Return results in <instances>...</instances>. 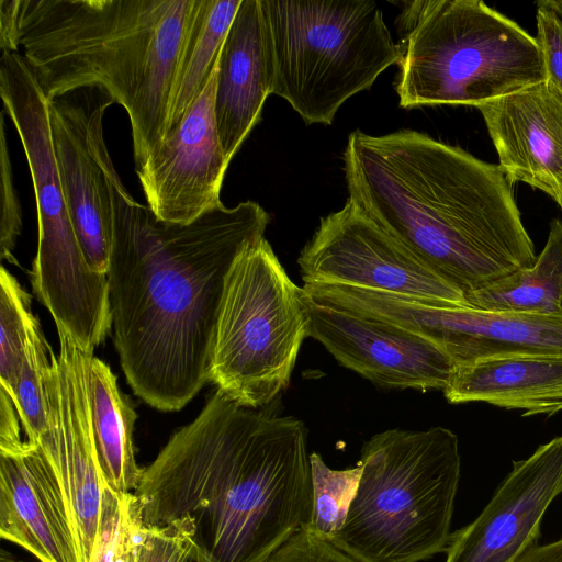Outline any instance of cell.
I'll use <instances>...</instances> for the list:
<instances>
[{
	"label": "cell",
	"instance_id": "16",
	"mask_svg": "<svg viewBox=\"0 0 562 562\" xmlns=\"http://www.w3.org/2000/svg\"><path fill=\"white\" fill-rule=\"evenodd\" d=\"M562 493V436L514 461L482 513L451 535L446 562H518L537 544L541 520Z\"/></svg>",
	"mask_w": 562,
	"mask_h": 562
},
{
	"label": "cell",
	"instance_id": "22",
	"mask_svg": "<svg viewBox=\"0 0 562 562\" xmlns=\"http://www.w3.org/2000/svg\"><path fill=\"white\" fill-rule=\"evenodd\" d=\"M240 3L241 0H201L176 70L166 136L181 125L211 80Z\"/></svg>",
	"mask_w": 562,
	"mask_h": 562
},
{
	"label": "cell",
	"instance_id": "10",
	"mask_svg": "<svg viewBox=\"0 0 562 562\" xmlns=\"http://www.w3.org/2000/svg\"><path fill=\"white\" fill-rule=\"evenodd\" d=\"M297 263L304 284H340L470 307L459 290L349 199L321 218Z\"/></svg>",
	"mask_w": 562,
	"mask_h": 562
},
{
	"label": "cell",
	"instance_id": "23",
	"mask_svg": "<svg viewBox=\"0 0 562 562\" xmlns=\"http://www.w3.org/2000/svg\"><path fill=\"white\" fill-rule=\"evenodd\" d=\"M465 300L470 307L485 311L562 313V222H551L548 240L532 267L517 270Z\"/></svg>",
	"mask_w": 562,
	"mask_h": 562
},
{
	"label": "cell",
	"instance_id": "25",
	"mask_svg": "<svg viewBox=\"0 0 562 562\" xmlns=\"http://www.w3.org/2000/svg\"><path fill=\"white\" fill-rule=\"evenodd\" d=\"M144 527L136 495L116 493L105 483L90 562H138Z\"/></svg>",
	"mask_w": 562,
	"mask_h": 562
},
{
	"label": "cell",
	"instance_id": "34",
	"mask_svg": "<svg viewBox=\"0 0 562 562\" xmlns=\"http://www.w3.org/2000/svg\"><path fill=\"white\" fill-rule=\"evenodd\" d=\"M539 2L553 10L562 18V0H540Z\"/></svg>",
	"mask_w": 562,
	"mask_h": 562
},
{
	"label": "cell",
	"instance_id": "35",
	"mask_svg": "<svg viewBox=\"0 0 562 562\" xmlns=\"http://www.w3.org/2000/svg\"><path fill=\"white\" fill-rule=\"evenodd\" d=\"M0 562H25L13 557L9 551L1 549Z\"/></svg>",
	"mask_w": 562,
	"mask_h": 562
},
{
	"label": "cell",
	"instance_id": "33",
	"mask_svg": "<svg viewBox=\"0 0 562 562\" xmlns=\"http://www.w3.org/2000/svg\"><path fill=\"white\" fill-rule=\"evenodd\" d=\"M20 418L11 397L0 391V448L21 443Z\"/></svg>",
	"mask_w": 562,
	"mask_h": 562
},
{
	"label": "cell",
	"instance_id": "12",
	"mask_svg": "<svg viewBox=\"0 0 562 562\" xmlns=\"http://www.w3.org/2000/svg\"><path fill=\"white\" fill-rule=\"evenodd\" d=\"M115 103L101 86L80 87L48 100L59 178L83 256L106 274L113 235L110 187L116 171L103 134L106 109Z\"/></svg>",
	"mask_w": 562,
	"mask_h": 562
},
{
	"label": "cell",
	"instance_id": "3",
	"mask_svg": "<svg viewBox=\"0 0 562 562\" xmlns=\"http://www.w3.org/2000/svg\"><path fill=\"white\" fill-rule=\"evenodd\" d=\"M342 160L348 199L464 299L535 265L533 243L498 165L406 128L356 130Z\"/></svg>",
	"mask_w": 562,
	"mask_h": 562
},
{
	"label": "cell",
	"instance_id": "6",
	"mask_svg": "<svg viewBox=\"0 0 562 562\" xmlns=\"http://www.w3.org/2000/svg\"><path fill=\"white\" fill-rule=\"evenodd\" d=\"M401 4L395 78L401 108H476L547 79L536 36L485 2Z\"/></svg>",
	"mask_w": 562,
	"mask_h": 562
},
{
	"label": "cell",
	"instance_id": "19",
	"mask_svg": "<svg viewBox=\"0 0 562 562\" xmlns=\"http://www.w3.org/2000/svg\"><path fill=\"white\" fill-rule=\"evenodd\" d=\"M272 94L260 0H241L217 61L214 115L224 158L231 162L260 121Z\"/></svg>",
	"mask_w": 562,
	"mask_h": 562
},
{
	"label": "cell",
	"instance_id": "7",
	"mask_svg": "<svg viewBox=\"0 0 562 562\" xmlns=\"http://www.w3.org/2000/svg\"><path fill=\"white\" fill-rule=\"evenodd\" d=\"M272 94L306 124L333 123L351 97L398 61L373 0H260Z\"/></svg>",
	"mask_w": 562,
	"mask_h": 562
},
{
	"label": "cell",
	"instance_id": "20",
	"mask_svg": "<svg viewBox=\"0 0 562 562\" xmlns=\"http://www.w3.org/2000/svg\"><path fill=\"white\" fill-rule=\"evenodd\" d=\"M451 404L484 402L522 417L562 411V356L520 355L457 366L442 391Z\"/></svg>",
	"mask_w": 562,
	"mask_h": 562
},
{
	"label": "cell",
	"instance_id": "2",
	"mask_svg": "<svg viewBox=\"0 0 562 562\" xmlns=\"http://www.w3.org/2000/svg\"><path fill=\"white\" fill-rule=\"evenodd\" d=\"M134 494L145 525L188 516L205 562H266L311 521L306 427L216 389L143 468Z\"/></svg>",
	"mask_w": 562,
	"mask_h": 562
},
{
	"label": "cell",
	"instance_id": "29",
	"mask_svg": "<svg viewBox=\"0 0 562 562\" xmlns=\"http://www.w3.org/2000/svg\"><path fill=\"white\" fill-rule=\"evenodd\" d=\"M4 112L3 110L0 116V257L12 265H18L13 250L22 229V210L13 183Z\"/></svg>",
	"mask_w": 562,
	"mask_h": 562
},
{
	"label": "cell",
	"instance_id": "8",
	"mask_svg": "<svg viewBox=\"0 0 562 562\" xmlns=\"http://www.w3.org/2000/svg\"><path fill=\"white\" fill-rule=\"evenodd\" d=\"M0 95L20 136L35 193L33 290L56 327L93 351L112 327L108 278L91 270L83 256L59 178L48 100L20 53H1Z\"/></svg>",
	"mask_w": 562,
	"mask_h": 562
},
{
	"label": "cell",
	"instance_id": "21",
	"mask_svg": "<svg viewBox=\"0 0 562 562\" xmlns=\"http://www.w3.org/2000/svg\"><path fill=\"white\" fill-rule=\"evenodd\" d=\"M88 392L98 461L104 482L116 493H134L143 468L135 460L136 413L120 392L110 367L92 357Z\"/></svg>",
	"mask_w": 562,
	"mask_h": 562
},
{
	"label": "cell",
	"instance_id": "28",
	"mask_svg": "<svg viewBox=\"0 0 562 562\" xmlns=\"http://www.w3.org/2000/svg\"><path fill=\"white\" fill-rule=\"evenodd\" d=\"M194 535L188 516L165 525H145L138 562H186L196 550Z\"/></svg>",
	"mask_w": 562,
	"mask_h": 562
},
{
	"label": "cell",
	"instance_id": "1",
	"mask_svg": "<svg viewBox=\"0 0 562 562\" xmlns=\"http://www.w3.org/2000/svg\"><path fill=\"white\" fill-rule=\"evenodd\" d=\"M109 301L113 344L133 392L151 407H184L209 381L226 276L270 223L257 202L222 205L187 223L159 220L115 171Z\"/></svg>",
	"mask_w": 562,
	"mask_h": 562
},
{
	"label": "cell",
	"instance_id": "4",
	"mask_svg": "<svg viewBox=\"0 0 562 562\" xmlns=\"http://www.w3.org/2000/svg\"><path fill=\"white\" fill-rule=\"evenodd\" d=\"M201 0H19L23 58L47 100L101 86L128 116L135 169L164 140Z\"/></svg>",
	"mask_w": 562,
	"mask_h": 562
},
{
	"label": "cell",
	"instance_id": "30",
	"mask_svg": "<svg viewBox=\"0 0 562 562\" xmlns=\"http://www.w3.org/2000/svg\"><path fill=\"white\" fill-rule=\"evenodd\" d=\"M536 5V40L541 50L547 79L562 93V18L539 1Z\"/></svg>",
	"mask_w": 562,
	"mask_h": 562
},
{
	"label": "cell",
	"instance_id": "15",
	"mask_svg": "<svg viewBox=\"0 0 562 562\" xmlns=\"http://www.w3.org/2000/svg\"><path fill=\"white\" fill-rule=\"evenodd\" d=\"M217 67L181 125L135 169L147 206L159 220L187 224L223 205L227 161L217 134Z\"/></svg>",
	"mask_w": 562,
	"mask_h": 562
},
{
	"label": "cell",
	"instance_id": "32",
	"mask_svg": "<svg viewBox=\"0 0 562 562\" xmlns=\"http://www.w3.org/2000/svg\"><path fill=\"white\" fill-rule=\"evenodd\" d=\"M19 0H0L1 52L19 53Z\"/></svg>",
	"mask_w": 562,
	"mask_h": 562
},
{
	"label": "cell",
	"instance_id": "31",
	"mask_svg": "<svg viewBox=\"0 0 562 562\" xmlns=\"http://www.w3.org/2000/svg\"><path fill=\"white\" fill-rule=\"evenodd\" d=\"M266 562H357L306 529H301L281 546Z\"/></svg>",
	"mask_w": 562,
	"mask_h": 562
},
{
	"label": "cell",
	"instance_id": "11",
	"mask_svg": "<svg viewBox=\"0 0 562 562\" xmlns=\"http://www.w3.org/2000/svg\"><path fill=\"white\" fill-rule=\"evenodd\" d=\"M59 350L50 349L45 373L49 430L35 446L52 470L74 531L79 562H90L97 536L102 477L94 446L88 376L93 351L57 327Z\"/></svg>",
	"mask_w": 562,
	"mask_h": 562
},
{
	"label": "cell",
	"instance_id": "9",
	"mask_svg": "<svg viewBox=\"0 0 562 562\" xmlns=\"http://www.w3.org/2000/svg\"><path fill=\"white\" fill-rule=\"evenodd\" d=\"M306 337L303 288L290 279L265 237L248 245L225 279L209 381L241 406L265 407L288 387Z\"/></svg>",
	"mask_w": 562,
	"mask_h": 562
},
{
	"label": "cell",
	"instance_id": "13",
	"mask_svg": "<svg viewBox=\"0 0 562 562\" xmlns=\"http://www.w3.org/2000/svg\"><path fill=\"white\" fill-rule=\"evenodd\" d=\"M355 312L415 333L463 366L520 355L562 356V313L552 315L449 307L381 291L358 289Z\"/></svg>",
	"mask_w": 562,
	"mask_h": 562
},
{
	"label": "cell",
	"instance_id": "26",
	"mask_svg": "<svg viewBox=\"0 0 562 562\" xmlns=\"http://www.w3.org/2000/svg\"><path fill=\"white\" fill-rule=\"evenodd\" d=\"M35 316L31 296L13 274L0 269V391L13 398L27 330Z\"/></svg>",
	"mask_w": 562,
	"mask_h": 562
},
{
	"label": "cell",
	"instance_id": "14",
	"mask_svg": "<svg viewBox=\"0 0 562 562\" xmlns=\"http://www.w3.org/2000/svg\"><path fill=\"white\" fill-rule=\"evenodd\" d=\"M304 297L310 337L319 341L341 366L389 389L443 391L450 382L457 366L430 340L385 321Z\"/></svg>",
	"mask_w": 562,
	"mask_h": 562
},
{
	"label": "cell",
	"instance_id": "36",
	"mask_svg": "<svg viewBox=\"0 0 562 562\" xmlns=\"http://www.w3.org/2000/svg\"><path fill=\"white\" fill-rule=\"evenodd\" d=\"M186 562H205L198 553L196 550L187 559Z\"/></svg>",
	"mask_w": 562,
	"mask_h": 562
},
{
	"label": "cell",
	"instance_id": "5",
	"mask_svg": "<svg viewBox=\"0 0 562 562\" xmlns=\"http://www.w3.org/2000/svg\"><path fill=\"white\" fill-rule=\"evenodd\" d=\"M358 464L336 548L357 562H419L447 551L461 471L454 432L389 429L364 442Z\"/></svg>",
	"mask_w": 562,
	"mask_h": 562
},
{
	"label": "cell",
	"instance_id": "27",
	"mask_svg": "<svg viewBox=\"0 0 562 562\" xmlns=\"http://www.w3.org/2000/svg\"><path fill=\"white\" fill-rule=\"evenodd\" d=\"M313 509L306 529L314 536L331 541L341 528L349 505L356 494L361 468L333 470L326 465L322 457L310 454Z\"/></svg>",
	"mask_w": 562,
	"mask_h": 562
},
{
	"label": "cell",
	"instance_id": "17",
	"mask_svg": "<svg viewBox=\"0 0 562 562\" xmlns=\"http://www.w3.org/2000/svg\"><path fill=\"white\" fill-rule=\"evenodd\" d=\"M508 181L525 182L562 210V93L548 79L476 106Z\"/></svg>",
	"mask_w": 562,
	"mask_h": 562
},
{
	"label": "cell",
	"instance_id": "24",
	"mask_svg": "<svg viewBox=\"0 0 562 562\" xmlns=\"http://www.w3.org/2000/svg\"><path fill=\"white\" fill-rule=\"evenodd\" d=\"M50 366V347L37 317L31 322L22 366L13 394L26 440L36 446L49 430L45 373Z\"/></svg>",
	"mask_w": 562,
	"mask_h": 562
},
{
	"label": "cell",
	"instance_id": "18",
	"mask_svg": "<svg viewBox=\"0 0 562 562\" xmlns=\"http://www.w3.org/2000/svg\"><path fill=\"white\" fill-rule=\"evenodd\" d=\"M0 537L40 562H79L57 481L27 440L0 448Z\"/></svg>",
	"mask_w": 562,
	"mask_h": 562
}]
</instances>
